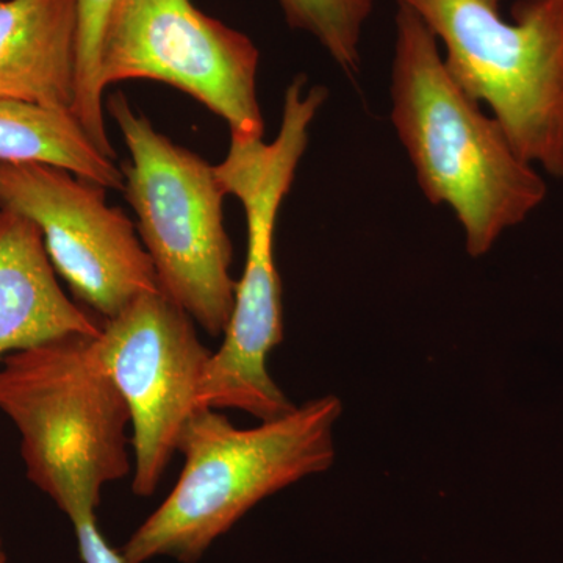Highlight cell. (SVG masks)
I'll list each match as a JSON object with an SVG mask.
<instances>
[{
    "instance_id": "8",
    "label": "cell",
    "mask_w": 563,
    "mask_h": 563,
    "mask_svg": "<svg viewBox=\"0 0 563 563\" xmlns=\"http://www.w3.org/2000/svg\"><path fill=\"white\" fill-rule=\"evenodd\" d=\"M96 352L131 415L132 490L154 495L199 406L211 357L196 322L161 290L143 292L102 321Z\"/></svg>"
},
{
    "instance_id": "15",
    "label": "cell",
    "mask_w": 563,
    "mask_h": 563,
    "mask_svg": "<svg viewBox=\"0 0 563 563\" xmlns=\"http://www.w3.org/2000/svg\"><path fill=\"white\" fill-rule=\"evenodd\" d=\"M79 553L84 563H125L120 551L114 550L99 528L98 517L84 518L73 523Z\"/></svg>"
},
{
    "instance_id": "7",
    "label": "cell",
    "mask_w": 563,
    "mask_h": 563,
    "mask_svg": "<svg viewBox=\"0 0 563 563\" xmlns=\"http://www.w3.org/2000/svg\"><path fill=\"white\" fill-rule=\"evenodd\" d=\"M261 52L192 0H117L103 32L99 84L169 85L220 117L236 139H263Z\"/></svg>"
},
{
    "instance_id": "5",
    "label": "cell",
    "mask_w": 563,
    "mask_h": 563,
    "mask_svg": "<svg viewBox=\"0 0 563 563\" xmlns=\"http://www.w3.org/2000/svg\"><path fill=\"white\" fill-rule=\"evenodd\" d=\"M131 161L121 165L124 191L150 254L158 288L196 325L222 336L235 302L225 191L214 165L163 135L124 92L107 101Z\"/></svg>"
},
{
    "instance_id": "16",
    "label": "cell",
    "mask_w": 563,
    "mask_h": 563,
    "mask_svg": "<svg viewBox=\"0 0 563 563\" xmlns=\"http://www.w3.org/2000/svg\"><path fill=\"white\" fill-rule=\"evenodd\" d=\"M0 563H7L5 548H3L2 536H0Z\"/></svg>"
},
{
    "instance_id": "17",
    "label": "cell",
    "mask_w": 563,
    "mask_h": 563,
    "mask_svg": "<svg viewBox=\"0 0 563 563\" xmlns=\"http://www.w3.org/2000/svg\"><path fill=\"white\" fill-rule=\"evenodd\" d=\"M485 5L492 7V9H499V0H481Z\"/></svg>"
},
{
    "instance_id": "12",
    "label": "cell",
    "mask_w": 563,
    "mask_h": 563,
    "mask_svg": "<svg viewBox=\"0 0 563 563\" xmlns=\"http://www.w3.org/2000/svg\"><path fill=\"white\" fill-rule=\"evenodd\" d=\"M0 162L46 163L107 190L124 188L121 166L98 150L68 111L0 101Z\"/></svg>"
},
{
    "instance_id": "2",
    "label": "cell",
    "mask_w": 563,
    "mask_h": 563,
    "mask_svg": "<svg viewBox=\"0 0 563 563\" xmlns=\"http://www.w3.org/2000/svg\"><path fill=\"white\" fill-rule=\"evenodd\" d=\"M342 413L335 395L250 429L236 428L217 409L196 410L177 443L179 479L121 548L124 562L201 561L263 499L331 468L333 428Z\"/></svg>"
},
{
    "instance_id": "11",
    "label": "cell",
    "mask_w": 563,
    "mask_h": 563,
    "mask_svg": "<svg viewBox=\"0 0 563 563\" xmlns=\"http://www.w3.org/2000/svg\"><path fill=\"white\" fill-rule=\"evenodd\" d=\"M77 0H0V101L73 114Z\"/></svg>"
},
{
    "instance_id": "1",
    "label": "cell",
    "mask_w": 563,
    "mask_h": 563,
    "mask_svg": "<svg viewBox=\"0 0 563 563\" xmlns=\"http://www.w3.org/2000/svg\"><path fill=\"white\" fill-rule=\"evenodd\" d=\"M395 21L393 125L428 201L453 209L466 252L483 257L544 201L547 181L455 84L420 14L398 2Z\"/></svg>"
},
{
    "instance_id": "9",
    "label": "cell",
    "mask_w": 563,
    "mask_h": 563,
    "mask_svg": "<svg viewBox=\"0 0 563 563\" xmlns=\"http://www.w3.org/2000/svg\"><path fill=\"white\" fill-rule=\"evenodd\" d=\"M0 210L40 229L55 273L102 321L161 290L135 222L109 206L102 185L46 163L0 162Z\"/></svg>"
},
{
    "instance_id": "6",
    "label": "cell",
    "mask_w": 563,
    "mask_h": 563,
    "mask_svg": "<svg viewBox=\"0 0 563 563\" xmlns=\"http://www.w3.org/2000/svg\"><path fill=\"white\" fill-rule=\"evenodd\" d=\"M398 2L442 41L448 73L517 154L563 179V0H518L512 21L481 0Z\"/></svg>"
},
{
    "instance_id": "10",
    "label": "cell",
    "mask_w": 563,
    "mask_h": 563,
    "mask_svg": "<svg viewBox=\"0 0 563 563\" xmlns=\"http://www.w3.org/2000/svg\"><path fill=\"white\" fill-rule=\"evenodd\" d=\"M102 320L63 291L40 229L0 210V362L68 335H99Z\"/></svg>"
},
{
    "instance_id": "4",
    "label": "cell",
    "mask_w": 563,
    "mask_h": 563,
    "mask_svg": "<svg viewBox=\"0 0 563 563\" xmlns=\"http://www.w3.org/2000/svg\"><path fill=\"white\" fill-rule=\"evenodd\" d=\"M96 336H62L0 363V412L20 432L29 481L70 523L96 517L103 487L133 466L131 415Z\"/></svg>"
},
{
    "instance_id": "13",
    "label": "cell",
    "mask_w": 563,
    "mask_h": 563,
    "mask_svg": "<svg viewBox=\"0 0 563 563\" xmlns=\"http://www.w3.org/2000/svg\"><path fill=\"white\" fill-rule=\"evenodd\" d=\"M117 0H77L79 9V60H77V90L73 114L92 143L107 157L117 161L106 128V102L99 84V60L103 32Z\"/></svg>"
},
{
    "instance_id": "3",
    "label": "cell",
    "mask_w": 563,
    "mask_h": 563,
    "mask_svg": "<svg viewBox=\"0 0 563 563\" xmlns=\"http://www.w3.org/2000/svg\"><path fill=\"white\" fill-rule=\"evenodd\" d=\"M306 76H298L285 90L280 129L272 143L231 136L228 155L214 165L225 195L242 202L247 247L231 320L220 350L211 352L198 401L210 409L242 410L258 421L274 420L296 407L274 383L268 355L284 340L274 254L277 217L309 144L310 125L328 101L324 87L306 90Z\"/></svg>"
},
{
    "instance_id": "14",
    "label": "cell",
    "mask_w": 563,
    "mask_h": 563,
    "mask_svg": "<svg viewBox=\"0 0 563 563\" xmlns=\"http://www.w3.org/2000/svg\"><path fill=\"white\" fill-rule=\"evenodd\" d=\"M292 29L313 35L333 62L352 74L358 68L363 25L373 11V0H279Z\"/></svg>"
}]
</instances>
